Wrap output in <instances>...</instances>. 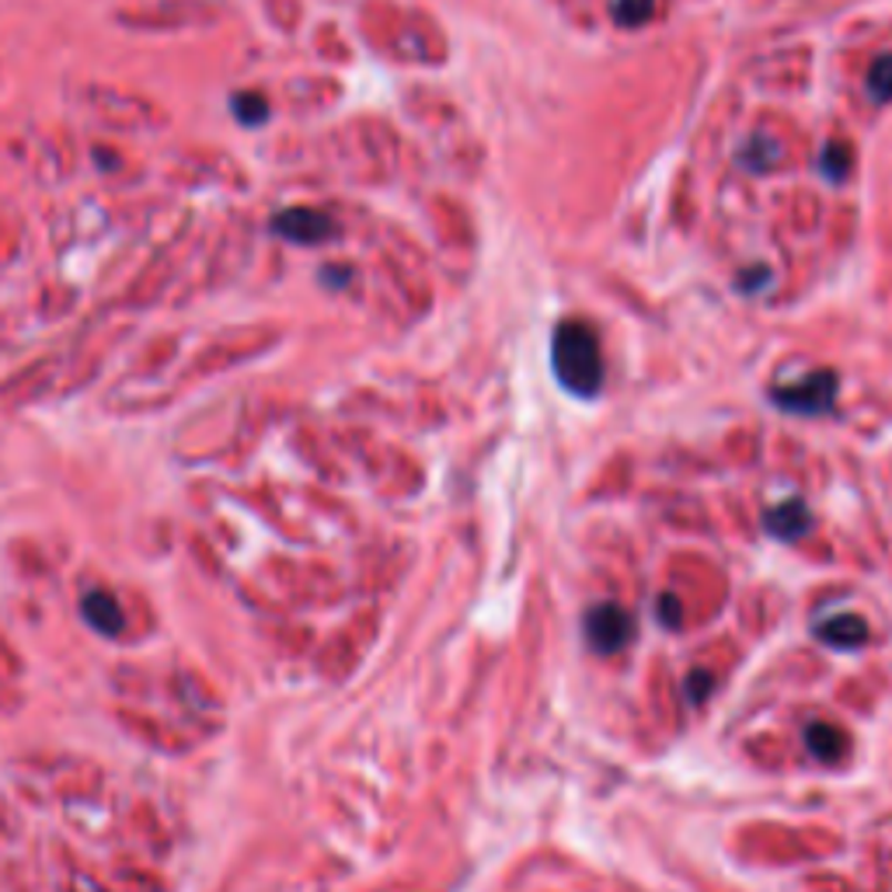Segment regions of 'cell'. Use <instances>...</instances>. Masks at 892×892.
Here are the masks:
<instances>
[{
	"label": "cell",
	"mask_w": 892,
	"mask_h": 892,
	"mask_svg": "<svg viewBox=\"0 0 892 892\" xmlns=\"http://www.w3.org/2000/svg\"><path fill=\"white\" fill-rule=\"evenodd\" d=\"M551 367L562 388L575 398H596L604 391V352L586 321H562L551 342Z\"/></svg>",
	"instance_id": "1"
},
{
	"label": "cell",
	"mask_w": 892,
	"mask_h": 892,
	"mask_svg": "<svg viewBox=\"0 0 892 892\" xmlns=\"http://www.w3.org/2000/svg\"><path fill=\"white\" fill-rule=\"evenodd\" d=\"M770 401H775L781 412H794V416H823L833 408L837 401V373L833 370H812L809 377L785 383V388L770 391Z\"/></svg>",
	"instance_id": "2"
},
{
	"label": "cell",
	"mask_w": 892,
	"mask_h": 892,
	"mask_svg": "<svg viewBox=\"0 0 892 892\" xmlns=\"http://www.w3.org/2000/svg\"><path fill=\"white\" fill-rule=\"evenodd\" d=\"M586 642L599 656H617L624 645L635 638V617L617 604H599L583 621Z\"/></svg>",
	"instance_id": "3"
},
{
	"label": "cell",
	"mask_w": 892,
	"mask_h": 892,
	"mask_svg": "<svg viewBox=\"0 0 892 892\" xmlns=\"http://www.w3.org/2000/svg\"><path fill=\"white\" fill-rule=\"evenodd\" d=\"M763 530L770 537H778V541H802L809 530H812V510L806 505V499H785L778 505H770V510L763 513Z\"/></svg>",
	"instance_id": "4"
},
{
	"label": "cell",
	"mask_w": 892,
	"mask_h": 892,
	"mask_svg": "<svg viewBox=\"0 0 892 892\" xmlns=\"http://www.w3.org/2000/svg\"><path fill=\"white\" fill-rule=\"evenodd\" d=\"M273 224H276V234L294 240V245H321V240H328L335 234L331 221L318 209H286Z\"/></svg>",
	"instance_id": "5"
},
{
	"label": "cell",
	"mask_w": 892,
	"mask_h": 892,
	"mask_svg": "<svg viewBox=\"0 0 892 892\" xmlns=\"http://www.w3.org/2000/svg\"><path fill=\"white\" fill-rule=\"evenodd\" d=\"M816 638H823L830 648H840V653H854L868 642V621L858 614H833L823 617L816 624Z\"/></svg>",
	"instance_id": "6"
},
{
	"label": "cell",
	"mask_w": 892,
	"mask_h": 892,
	"mask_svg": "<svg viewBox=\"0 0 892 892\" xmlns=\"http://www.w3.org/2000/svg\"><path fill=\"white\" fill-rule=\"evenodd\" d=\"M81 614L99 635H119V632H123V624H126L119 599L102 593V589H91V593L81 596Z\"/></svg>",
	"instance_id": "7"
},
{
	"label": "cell",
	"mask_w": 892,
	"mask_h": 892,
	"mask_svg": "<svg viewBox=\"0 0 892 892\" xmlns=\"http://www.w3.org/2000/svg\"><path fill=\"white\" fill-rule=\"evenodd\" d=\"M806 746L819 763H840L843 753H848V736L830 721H812L806 729Z\"/></svg>",
	"instance_id": "8"
},
{
	"label": "cell",
	"mask_w": 892,
	"mask_h": 892,
	"mask_svg": "<svg viewBox=\"0 0 892 892\" xmlns=\"http://www.w3.org/2000/svg\"><path fill=\"white\" fill-rule=\"evenodd\" d=\"M611 14H614L617 25L638 29V25H645V21L656 14V0H614Z\"/></svg>",
	"instance_id": "9"
},
{
	"label": "cell",
	"mask_w": 892,
	"mask_h": 892,
	"mask_svg": "<svg viewBox=\"0 0 892 892\" xmlns=\"http://www.w3.org/2000/svg\"><path fill=\"white\" fill-rule=\"evenodd\" d=\"M864 84L875 102H892V53H882L872 66H868Z\"/></svg>",
	"instance_id": "10"
},
{
	"label": "cell",
	"mask_w": 892,
	"mask_h": 892,
	"mask_svg": "<svg viewBox=\"0 0 892 892\" xmlns=\"http://www.w3.org/2000/svg\"><path fill=\"white\" fill-rule=\"evenodd\" d=\"M848 167H851V151L843 147V143H830V147L823 151V157H819V172H827L833 182H840L843 175H848Z\"/></svg>",
	"instance_id": "11"
},
{
	"label": "cell",
	"mask_w": 892,
	"mask_h": 892,
	"mask_svg": "<svg viewBox=\"0 0 892 892\" xmlns=\"http://www.w3.org/2000/svg\"><path fill=\"white\" fill-rule=\"evenodd\" d=\"M234 112H237L240 123H252V126L269 119V105H265L262 94H240V99H234Z\"/></svg>",
	"instance_id": "12"
},
{
	"label": "cell",
	"mask_w": 892,
	"mask_h": 892,
	"mask_svg": "<svg viewBox=\"0 0 892 892\" xmlns=\"http://www.w3.org/2000/svg\"><path fill=\"white\" fill-rule=\"evenodd\" d=\"M711 687H715V680H711V673H705V669H694L690 677H687V684H684L690 705H701L705 694H711Z\"/></svg>",
	"instance_id": "13"
},
{
	"label": "cell",
	"mask_w": 892,
	"mask_h": 892,
	"mask_svg": "<svg viewBox=\"0 0 892 892\" xmlns=\"http://www.w3.org/2000/svg\"><path fill=\"white\" fill-rule=\"evenodd\" d=\"M659 617L669 624V628H677V621H680V611H677V599L673 596H663V607H659Z\"/></svg>",
	"instance_id": "14"
}]
</instances>
